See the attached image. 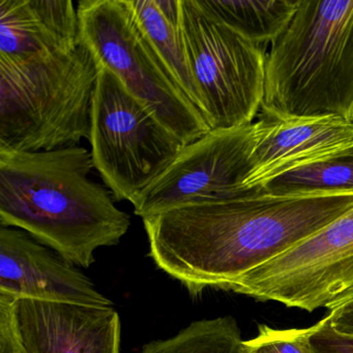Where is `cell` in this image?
I'll return each mask as SVG.
<instances>
[{
	"instance_id": "obj_14",
	"label": "cell",
	"mask_w": 353,
	"mask_h": 353,
	"mask_svg": "<svg viewBox=\"0 0 353 353\" xmlns=\"http://www.w3.org/2000/svg\"><path fill=\"white\" fill-rule=\"evenodd\" d=\"M128 3L140 28L177 85L202 113L203 103L188 61L179 32V19L167 17L157 0H128Z\"/></svg>"
},
{
	"instance_id": "obj_21",
	"label": "cell",
	"mask_w": 353,
	"mask_h": 353,
	"mask_svg": "<svg viewBox=\"0 0 353 353\" xmlns=\"http://www.w3.org/2000/svg\"><path fill=\"white\" fill-rule=\"evenodd\" d=\"M346 307V309H353V299L352 301H349L348 303H346V305H343V307Z\"/></svg>"
},
{
	"instance_id": "obj_4",
	"label": "cell",
	"mask_w": 353,
	"mask_h": 353,
	"mask_svg": "<svg viewBox=\"0 0 353 353\" xmlns=\"http://www.w3.org/2000/svg\"><path fill=\"white\" fill-rule=\"evenodd\" d=\"M98 74L82 40L53 54L0 57V152H49L90 139Z\"/></svg>"
},
{
	"instance_id": "obj_10",
	"label": "cell",
	"mask_w": 353,
	"mask_h": 353,
	"mask_svg": "<svg viewBox=\"0 0 353 353\" xmlns=\"http://www.w3.org/2000/svg\"><path fill=\"white\" fill-rule=\"evenodd\" d=\"M121 334L112 307L0 295V353H119Z\"/></svg>"
},
{
	"instance_id": "obj_20",
	"label": "cell",
	"mask_w": 353,
	"mask_h": 353,
	"mask_svg": "<svg viewBox=\"0 0 353 353\" xmlns=\"http://www.w3.org/2000/svg\"><path fill=\"white\" fill-rule=\"evenodd\" d=\"M326 317L336 332L353 336V309L339 307L330 312Z\"/></svg>"
},
{
	"instance_id": "obj_11",
	"label": "cell",
	"mask_w": 353,
	"mask_h": 353,
	"mask_svg": "<svg viewBox=\"0 0 353 353\" xmlns=\"http://www.w3.org/2000/svg\"><path fill=\"white\" fill-rule=\"evenodd\" d=\"M75 264L26 231L0 228V295L90 307H112Z\"/></svg>"
},
{
	"instance_id": "obj_5",
	"label": "cell",
	"mask_w": 353,
	"mask_h": 353,
	"mask_svg": "<svg viewBox=\"0 0 353 353\" xmlns=\"http://www.w3.org/2000/svg\"><path fill=\"white\" fill-rule=\"evenodd\" d=\"M80 37L98 65L110 70L128 92L185 144L210 131L157 54L128 0H80Z\"/></svg>"
},
{
	"instance_id": "obj_6",
	"label": "cell",
	"mask_w": 353,
	"mask_h": 353,
	"mask_svg": "<svg viewBox=\"0 0 353 353\" xmlns=\"http://www.w3.org/2000/svg\"><path fill=\"white\" fill-rule=\"evenodd\" d=\"M179 32L210 130L254 123L265 94L266 46L223 23L203 0H181Z\"/></svg>"
},
{
	"instance_id": "obj_8",
	"label": "cell",
	"mask_w": 353,
	"mask_h": 353,
	"mask_svg": "<svg viewBox=\"0 0 353 353\" xmlns=\"http://www.w3.org/2000/svg\"><path fill=\"white\" fill-rule=\"evenodd\" d=\"M230 291L288 307L330 312L353 299V208L278 257L247 272Z\"/></svg>"
},
{
	"instance_id": "obj_9",
	"label": "cell",
	"mask_w": 353,
	"mask_h": 353,
	"mask_svg": "<svg viewBox=\"0 0 353 353\" xmlns=\"http://www.w3.org/2000/svg\"><path fill=\"white\" fill-rule=\"evenodd\" d=\"M255 125L210 130L188 144L181 154L134 202L144 219L171 208L219 201L245 195L243 183L251 171Z\"/></svg>"
},
{
	"instance_id": "obj_1",
	"label": "cell",
	"mask_w": 353,
	"mask_h": 353,
	"mask_svg": "<svg viewBox=\"0 0 353 353\" xmlns=\"http://www.w3.org/2000/svg\"><path fill=\"white\" fill-rule=\"evenodd\" d=\"M353 208V192L274 196L257 191L142 219L154 263L192 295L230 290L247 272Z\"/></svg>"
},
{
	"instance_id": "obj_18",
	"label": "cell",
	"mask_w": 353,
	"mask_h": 353,
	"mask_svg": "<svg viewBox=\"0 0 353 353\" xmlns=\"http://www.w3.org/2000/svg\"><path fill=\"white\" fill-rule=\"evenodd\" d=\"M305 328L274 330L260 325L258 334L245 341V353H305L303 347Z\"/></svg>"
},
{
	"instance_id": "obj_13",
	"label": "cell",
	"mask_w": 353,
	"mask_h": 353,
	"mask_svg": "<svg viewBox=\"0 0 353 353\" xmlns=\"http://www.w3.org/2000/svg\"><path fill=\"white\" fill-rule=\"evenodd\" d=\"M80 42L72 0H0V57L53 54Z\"/></svg>"
},
{
	"instance_id": "obj_16",
	"label": "cell",
	"mask_w": 353,
	"mask_h": 353,
	"mask_svg": "<svg viewBox=\"0 0 353 353\" xmlns=\"http://www.w3.org/2000/svg\"><path fill=\"white\" fill-rule=\"evenodd\" d=\"M257 192L274 196L353 192V144L283 173Z\"/></svg>"
},
{
	"instance_id": "obj_2",
	"label": "cell",
	"mask_w": 353,
	"mask_h": 353,
	"mask_svg": "<svg viewBox=\"0 0 353 353\" xmlns=\"http://www.w3.org/2000/svg\"><path fill=\"white\" fill-rule=\"evenodd\" d=\"M92 154L81 146L49 152H0V224L20 229L75 265L117 245L131 219L112 193L88 177Z\"/></svg>"
},
{
	"instance_id": "obj_7",
	"label": "cell",
	"mask_w": 353,
	"mask_h": 353,
	"mask_svg": "<svg viewBox=\"0 0 353 353\" xmlns=\"http://www.w3.org/2000/svg\"><path fill=\"white\" fill-rule=\"evenodd\" d=\"M88 140L94 168L113 197L132 204L188 145L100 65Z\"/></svg>"
},
{
	"instance_id": "obj_12",
	"label": "cell",
	"mask_w": 353,
	"mask_h": 353,
	"mask_svg": "<svg viewBox=\"0 0 353 353\" xmlns=\"http://www.w3.org/2000/svg\"><path fill=\"white\" fill-rule=\"evenodd\" d=\"M251 171L243 191L353 144V121L336 115L288 117L260 109Z\"/></svg>"
},
{
	"instance_id": "obj_19",
	"label": "cell",
	"mask_w": 353,
	"mask_h": 353,
	"mask_svg": "<svg viewBox=\"0 0 353 353\" xmlns=\"http://www.w3.org/2000/svg\"><path fill=\"white\" fill-rule=\"evenodd\" d=\"M303 347L305 353H353V336L336 332L325 317L305 328Z\"/></svg>"
},
{
	"instance_id": "obj_3",
	"label": "cell",
	"mask_w": 353,
	"mask_h": 353,
	"mask_svg": "<svg viewBox=\"0 0 353 353\" xmlns=\"http://www.w3.org/2000/svg\"><path fill=\"white\" fill-rule=\"evenodd\" d=\"M261 109L353 121V0H301L268 54Z\"/></svg>"
},
{
	"instance_id": "obj_17",
	"label": "cell",
	"mask_w": 353,
	"mask_h": 353,
	"mask_svg": "<svg viewBox=\"0 0 353 353\" xmlns=\"http://www.w3.org/2000/svg\"><path fill=\"white\" fill-rule=\"evenodd\" d=\"M140 353H245V341L231 316L190 324L176 336L156 341Z\"/></svg>"
},
{
	"instance_id": "obj_15",
	"label": "cell",
	"mask_w": 353,
	"mask_h": 353,
	"mask_svg": "<svg viewBox=\"0 0 353 353\" xmlns=\"http://www.w3.org/2000/svg\"><path fill=\"white\" fill-rule=\"evenodd\" d=\"M203 1L223 23L251 42L266 47L282 36L301 5V0Z\"/></svg>"
}]
</instances>
